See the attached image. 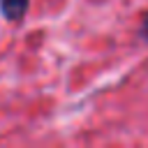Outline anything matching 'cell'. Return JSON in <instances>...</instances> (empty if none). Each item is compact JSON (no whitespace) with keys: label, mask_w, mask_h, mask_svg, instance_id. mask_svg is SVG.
<instances>
[{"label":"cell","mask_w":148,"mask_h":148,"mask_svg":"<svg viewBox=\"0 0 148 148\" xmlns=\"http://www.w3.org/2000/svg\"><path fill=\"white\" fill-rule=\"evenodd\" d=\"M0 9H2L5 18L21 21L28 12V0H0Z\"/></svg>","instance_id":"obj_1"},{"label":"cell","mask_w":148,"mask_h":148,"mask_svg":"<svg viewBox=\"0 0 148 148\" xmlns=\"http://www.w3.org/2000/svg\"><path fill=\"white\" fill-rule=\"evenodd\" d=\"M141 35L148 39V16H146V21H143V28H141Z\"/></svg>","instance_id":"obj_2"}]
</instances>
